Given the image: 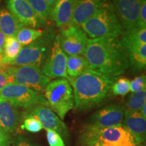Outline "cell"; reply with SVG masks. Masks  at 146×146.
Returning a JSON list of instances; mask_svg holds the SVG:
<instances>
[{"mask_svg":"<svg viewBox=\"0 0 146 146\" xmlns=\"http://www.w3.org/2000/svg\"><path fill=\"white\" fill-rule=\"evenodd\" d=\"M74 0H58L52 9V18L58 28H64L71 24Z\"/></svg>","mask_w":146,"mask_h":146,"instance_id":"19","label":"cell"},{"mask_svg":"<svg viewBox=\"0 0 146 146\" xmlns=\"http://www.w3.org/2000/svg\"><path fill=\"white\" fill-rule=\"evenodd\" d=\"M8 11L23 26L36 28L43 25L27 0H7Z\"/></svg>","mask_w":146,"mask_h":146,"instance_id":"14","label":"cell"},{"mask_svg":"<svg viewBox=\"0 0 146 146\" xmlns=\"http://www.w3.org/2000/svg\"><path fill=\"white\" fill-rule=\"evenodd\" d=\"M6 66H7L0 64V73L4 72V70H5V68H6Z\"/></svg>","mask_w":146,"mask_h":146,"instance_id":"38","label":"cell"},{"mask_svg":"<svg viewBox=\"0 0 146 146\" xmlns=\"http://www.w3.org/2000/svg\"><path fill=\"white\" fill-rule=\"evenodd\" d=\"M19 114L16 108L0 98V129L5 134L13 133L19 124Z\"/></svg>","mask_w":146,"mask_h":146,"instance_id":"18","label":"cell"},{"mask_svg":"<svg viewBox=\"0 0 146 146\" xmlns=\"http://www.w3.org/2000/svg\"><path fill=\"white\" fill-rule=\"evenodd\" d=\"M5 36L0 31V54H3V45H4Z\"/></svg>","mask_w":146,"mask_h":146,"instance_id":"34","label":"cell"},{"mask_svg":"<svg viewBox=\"0 0 146 146\" xmlns=\"http://www.w3.org/2000/svg\"><path fill=\"white\" fill-rule=\"evenodd\" d=\"M22 45L16 37L6 36L3 45V54L1 64L8 66L11 62L15 59L20 52Z\"/></svg>","mask_w":146,"mask_h":146,"instance_id":"22","label":"cell"},{"mask_svg":"<svg viewBox=\"0 0 146 146\" xmlns=\"http://www.w3.org/2000/svg\"><path fill=\"white\" fill-rule=\"evenodd\" d=\"M88 39L81 27L73 24L62 28L59 35L60 47L68 56H84Z\"/></svg>","mask_w":146,"mask_h":146,"instance_id":"9","label":"cell"},{"mask_svg":"<svg viewBox=\"0 0 146 146\" xmlns=\"http://www.w3.org/2000/svg\"><path fill=\"white\" fill-rule=\"evenodd\" d=\"M21 128L31 133L39 132L43 129L39 120L35 116L28 114L25 115V118Z\"/></svg>","mask_w":146,"mask_h":146,"instance_id":"27","label":"cell"},{"mask_svg":"<svg viewBox=\"0 0 146 146\" xmlns=\"http://www.w3.org/2000/svg\"><path fill=\"white\" fill-rule=\"evenodd\" d=\"M81 137L84 146H92L97 142L112 146H137L134 137L123 124L100 130L85 129Z\"/></svg>","mask_w":146,"mask_h":146,"instance_id":"6","label":"cell"},{"mask_svg":"<svg viewBox=\"0 0 146 146\" xmlns=\"http://www.w3.org/2000/svg\"><path fill=\"white\" fill-rule=\"evenodd\" d=\"M28 114L35 116L41 124L43 129L57 132L64 139L69 137V131L65 123L50 108L43 104L36 105L31 109Z\"/></svg>","mask_w":146,"mask_h":146,"instance_id":"13","label":"cell"},{"mask_svg":"<svg viewBox=\"0 0 146 146\" xmlns=\"http://www.w3.org/2000/svg\"><path fill=\"white\" fill-rule=\"evenodd\" d=\"M135 28L146 29V0H141L137 23Z\"/></svg>","mask_w":146,"mask_h":146,"instance_id":"30","label":"cell"},{"mask_svg":"<svg viewBox=\"0 0 146 146\" xmlns=\"http://www.w3.org/2000/svg\"><path fill=\"white\" fill-rule=\"evenodd\" d=\"M130 91V81L127 78H119L112 84L111 93L114 96H125Z\"/></svg>","mask_w":146,"mask_h":146,"instance_id":"26","label":"cell"},{"mask_svg":"<svg viewBox=\"0 0 146 146\" xmlns=\"http://www.w3.org/2000/svg\"><path fill=\"white\" fill-rule=\"evenodd\" d=\"M137 146H146V145H145V143H141V144H139V145H137Z\"/></svg>","mask_w":146,"mask_h":146,"instance_id":"40","label":"cell"},{"mask_svg":"<svg viewBox=\"0 0 146 146\" xmlns=\"http://www.w3.org/2000/svg\"><path fill=\"white\" fill-rule=\"evenodd\" d=\"M116 77L87 68L75 78H68L73 88L74 107L79 111L89 110L102 104L111 94Z\"/></svg>","mask_w":146,"mask_h":146,"instance_id":"2","label":"cell"},{"mask_svg":"<svg viewBox=\"0 0 146 146\" xmlns=\"http://www.w3.org/2000/svg\"><path fill=\"white\" fill-rule=\"evenodd\" d=\"M87 68H89V64L83 56H69L67 58L66 73L68 78L78 77Z\"/></svg>","mask_w":146,"mask_h":146,"instance_id":"21","label":"cell"},{"mask_svg":"<svg viewBox=\"0 0 146 146\" xmlns=\"http://www.w3.org/2000/svg\"><path fill=\"white\" fill-rule=\"evenodd\" d=\"M47 139L50 146H66L63 138L54 131H47Z\"/></svg>","mask_w":146,"mask_h":146,"instance_id":"29","label":"cell"},{"mask_svg":"<svg viewBox=\"0 0 146 146\" xmlns=\"http://www.w3.org/2000/svg\"><path fill=\"white\" fill-rule=\"evenodd\" d=\"M2 59H3V55L0 54V64H1L2 62Z\"/></svg>","mask_w":146,"mask_h":146,"instance_id":"39","label":"cell"},{"mask_svg":"<svg viewBox=\"0 0 146 146\" xmlns=\"http://www.w3.org/2000/svg\"><path fill=\"white\" fill-rule=\"evenodd\" d=\"M141 0H112L116 15L125 31L135 28Z\"/></svg>","mask_w":146,"mask_h":146,"instance_id":"12","label":"cell"},{"mask_svg":"<svg viewBox=\"0 0 146 146\" xmlns=\"http://www.w3.org/2000/svg\"><path fill=\"white\" fill-rule=\"evenodd\" d=\"M44 1L47 3V4L51 8L53 9L54 5L56 4V1H57L58 0H44Z\"/></svg>","mask_w":146,"mask_h":146,"instance_id":"35","label":"cell"},{"mask_svg":"<svg viewBox=\"0 0 146 146\" xmlns=\"http://www.w3.org/2000/svg\"><path fill=\"white\" fill-rule=\"evenodd\" d=\"M107 0H74L71 24L81 27Z\"/></svg>","mask_w":146,"mask_h":146,"instance_id":"16","label":"cell"},{"mask_svg":"<svg viewBox=\"0 0 146 146\" xmlns=\"http://www.w3.org/2000/svg\"><path fill=\"white\" fill-rule=\"evenodd\" d=\"M8 138L3 131L0 129V146H8Z\"/></svg>","mask_w":146,"mask_h":146,"instance_id":"33","label":"cell"},{"mask_svg":"<svg viewBox=\"0 0 146 146\" xmlns=\"http://www.w3.org/2000/svg\"><path fill=\"white\" fill-rule=\"evenodd\" d=\"M146 89L145 75L136 76L134 79L130 81V91L131 93H136Z\"/></svg>","mask_w":146,"mask_h":146,"instance_id":"28","label":"cell"},{"mask_svg":"<svg viewBox=\"0 0 146 146\" xmlns=\"http://www.w3.org/2000/svg\"><path fill=\"white\" fill-rule=\"evenodd\" d=\"M38 18L45 24L52 18V9L44 0H27Z\"/></svg>","mask_w":146,"mask_h":146,"instance_id":"23","label":"cell"},{"mask_svg":"<svg viewBox=\"0 0 146 146\" xmlns=\"http://www.w3.org/2000/svg\"><path fill=\"white\" fill-rule=\"evenodd\" d=\"M92 146H112V145H110L108 144H106V143H100V142H97V143L94 144Z\"/></svg>","mask_w":146,"mask_h":146,"instance_id":"37","label":"cell"},{"mask_svg":"<svg viewBox=\"0 0 146 146\" xmlns=\"http://www.w3.org/2000/svg\"><path fill=\"white\" fill-rule=\"evenodd\" d=\"M146 104V89L139 92L132 93L126 102L128 111L139 112Z\"/></svg>","mask_w":146,"mask_h":146,"instance_id":"25","label":"cell"},{"mask_svg":"<svg viewBox=\"0 0 146 146\" xmlns=\"http://www.w3.org/2000/svg\"><path fill=\"white\" fill-rule=\"evenodd\" d=\"M125 109L120 104H114L98 110L91 116L86 129L100 130L122 125Z\"/></svg>","mask_w":146,"mask_h":146,"instance_id":"11","label":"cell"},{"mask_svg":"<svg viewBox=\"0 0 146 146\" xmlns=\"http://www.w3.org/2000/svg\"><path fill=\"white\" fill-rule=\"evenodd\" d=\"M81 27L91 39L118 37L124 33V29L110 0H107Z\"/></svg>","mask_w":146,"mask_h":146,"instance_id":"3","label":"cell"},{"mask_svg":"<svg viewBox=\"0 0 146 146\" xmlns=\"http://www.w3.org/2000/svg\"><path fill=\"white\" fill-rule=\"evenodd\" d=\"M24 26L6 9L0 10V31L6 36L16 37Z\"/></svg>","mask_w":146,"mask_h":146,"instance_id":"20","label":"cell"},{"mask_svg":"<svg viewBox=\"0 0 146 146\" xmlns=\"http://www.w3.org/2000/svg\"><path fill=\"white\" fill-rule=\"evenodd\" d=\"M84 55L89 68L106 75L116 77L129 68L127 52L118 37L89 39Z\"/></svg>","mask_w":146,"mask_h":146,"instance_id":"1","label":"cell"},{"mask_svg":"<svg viewBox=\"0 0 146 146\" xmlns=\"http://www.w3.org/2000/svg\"><path fill=\"white\" fill-rule=\"evenodd\" d=\"M43 31L37 30L32 28L23 27L18 31L16 34V38L21 43L22 46L27 45L37 39L39 36H41Z\"/></svg>","mask_w":146,"mask_h":146,"instance_id":"24","label":"cell"},{"mask_svg":"<svg viewBox=\"0 0 146 146\" xmlns=\"http://www.w3.org/2000/svg\"><path fill=\"white\" fill-rule=\"evenodd\" d=\"M55 31L48 28L43 31L41 36L30 44L22 47L11 66L36 64L39 66L46 59L55 39Z\"/></svg>","mask_w":146,"mask_h":146,"instance_id":"5","label":"cell"},{"mask_svg":"<svg viewBox=\"0 0 146 146\" xmlns=\"http://www.w3.org/2000/svg\"><path fill=\"white\" fill-rule=\"evenodd\" d=\"M145 109H146V104L143 106V108H142L141 110L139 111L140 114H141L142 116H143L144 118H146V112H145Z\"/></svg>","mask_w":146,"mask_h":146,"instance_id":"36","label":"cell"},{"mask_svg":"<svg viewBox=\"0 0 146 146\" xmlns=\"http://www.w3.org/2000/svg\"><path fill=\"white\" fill-rule=\"evenodd\" d=\"M68 56L62 50L59 35H56L50 52L41 67V72L50 78H66V64Z\"/></svg>","mask_w":146,"mask_h":146,"instance_id":"10","label":"cell"},{"mask_svg":"<svg viewBox=\"0 0 146 146\" xmlns=\"http://www.w3.org/2000/svg\"><path fill=\"white\" fill-rule=\"evenodd\" d=\"M121 41L127 52L129 66L134 73L145 70L146 66V44L132 41L122 36Z\"/></svg>","mask_w":146,"mask_h":146,"instance_id":"15","label":"cell"},{"mask_svg":"<svg viewBox=\"0 0 146 146\" xmlns=\"http://www.w3.org/2000/svg\"><path fill=\"white\" fill-rule=\"evenodd\" d=\"M44 98L47 106L61 120L74 108L72 88L66 78H58L47 83L44 89Z\"/></svg>","mask_w":146,"mask_h":146,"instance_id":"4","label":"cell"},{"mask_svg":"<svg viewBox=\"0 0 146 146\" xmlns=\"http://www.w3.org/2000/svg\"><path fill=\"white\" fill-rule=\"evenodd\" d=\"M15 146H38L35 145L34 143H31L29 141V140L26 139L19 137L16 140V142L15 143Z\"/></svg>","mask_w":146,"mask_h":146,"instance_id":"32","label":"cell"},{"mask_svg":"<svg viewBox=\"0 0 146 146\" xmlns=\"http://www.w3.org/2000/svg\"><path fill=\"white\" fill-rule=\"evenodd\" d=\"M124 126L131 133L137 145L144 143L146 137V118H144L139 112L125 111L123 118Z\"/></svg>","mask_w":146,"mask_h":146,"instance_id":"17","label":"cell"},{"mask_svg":"<svg viewBox=\"0 0 146 146\" xmlns=\"http://www.w3.org/2000/svg\"><path fill=\"white\" fill-rule=\"evenodd\" d=\"M0 2H1V0H0Z\"/></svg>","mask_w":146,"mask_h":146,"instance_id":"41","label":"cell"},{"mask_svg":"<svg viewBox=\"0 0 146 146\" xmlns=\"http://www.w3.org/2000/svg\"><path fill=\"white\" fill-rule=\"evenodd\" d=\"M0 98L8 101L13 106L31 108L36 105L46 106V100L42 95L23 85L9 83L0 94Z\"/></svg>","mask_w":146,"mask_h":146,"instance_id":"8","label":"cell"},{"mask_svg":"<svg viewBox=\"0 0 146 146\" xmlns=\"http://www.w3.org/2000/svg\"><path fill=\"white\" fill-rule=\"evenodd\" d=\"M4 72L11 78L12 83L23 85L38 93L44 90L51 79L42 73L40 66L36 64L18 67L7 66Z\"/></svg>","mask_w":146,"mask_h":146,"instance_id":"7","label":"cell"},{"mask_svg":"<svg viewBox=\"0 0 146 146\" xmlns=\"http://www.w3.org/2000/svg\"><path fill=\"white\" fill-rule=\"evenodd\" d=\"M9 83H12V79L5 72L0 73V94L5 85Z\"/></svg>","mask_w":146,"mask_h":146,"instance_id":"31","label":"cell"}]
</instances>
